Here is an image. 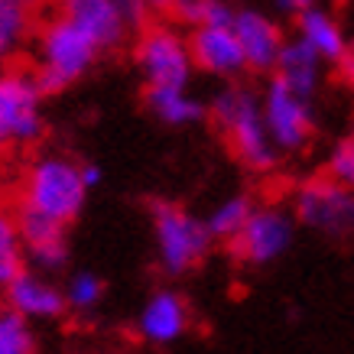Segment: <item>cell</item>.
Segmentation results:
<instances>
[{
	"label": "cell",
	"mask_w": 354,
	"mask_h": 354,
	"mask_svg": "<svg viewBox=\"0 0 354 354\" xmlns=\"http://www.w3.org/2000/svg\"><path fill=\"white\" fill-rule=\"evenodd\" d=\"M325 172H328L332 179H338V183H344L348 189H354V137L342 140V143L328 153V166H325Z\"/></svg>",
	"instance_id": "24"
},
{
	"label": "cell",
	"mask_w": 354,
	"mask_h": 354,
	"mask_svg": "<svg viewBox=\"0 0 354 354\" xmlns=\"http://www.w3.org/2000/svg\"><path fill=\"white\" fill-rule=\"evenodd\" d=\"M97 49L85 32L78 30L68 17L49 20L39 32V65H36V85L46 95H59L68 85H75L82 75L91 72L97 62Z\"/></svg>",
	"instance_id": "3"
},
{
	"label": "cell",
	"mask_w": 354,
	"mask_h": 354,
	"mask_svg": "<svg viewBox=\"0 0 354 354\" xmlns=\"http://www.w3.org/2000/svg\"><path fill=\"white\" fill-rule=\"evenodd\" d=\"M335 65H342V75L348 78V82H351L354 85V49H348V53L342 55V59H338V62Z\"/></svg>",
	"instance_id": "30"
},
{
	"label": "cell",
	"mask_w": 354,
	"mask_h": 354,
	"mask_svg": "<svg viewBox=\"0 0 354 354\" xmlns=\"http://www.w3.org/2000/svg\"><path fill=\"white\" fill-rule=\"evenodd\" d=\"M26 263V250H23L20 231L7 212H0V290L10 283Z\"/></svg>",
	"instance_id": "22"
},
{
	"label": "cell",
	"mask_w": 354,
	"mask_h": 354,
	"mask_svg": "<svg viewBox=\"0 0 354 354\" xmlns=\"http://www.w3.org/2000/svg\"><path fill=\"white\" fill-rule=\"evenodd\" d=\"M273 72H277L292 91L312 97L315 91H319V82H322V55L315 53L302 36H296V39H283Z\"/></svg>",
	"instance_id": "16"
},
{
	"label": "cell",
	"mask_w": 354,
	"mask_h": 354,
	"mask_svg": "<svg viewBox=\"0 0 354 354\" xmlns=\"http://www.w3.org/2000/svg\"><path fill=\"white\" fill-rule=\"evenodd\" d=\"M189 325H192V309L183 292L176 290H156L137 315V335L156 348L176 344L189 332Z\"/></svg>",
	"instance_id": "11"
},
{
	"label": "cell",
	"mask_w": 354,
	"mask_h": 354,
	"mask_svg": "<svg viewBox=\"0 0 354 354\" xmlns=\"http://www.w3.org/2000/svg\"><path fill=\"white\" fill-rule=\"evenodd\" d=\"M65 302L68 309L75 312H91L97 302L104 299V279L91 273V270H82V273H72L68 283H65Z\"/></svg>",
	"instance_id": "23"
},
{
	"label": "cell",
	"mask_w": 354,
	"mask_h": 354,
	"mask_svg": "<svg viewBox=\"0 0 354 354\" xmlns=\"http://www.w3.org/2000/svg\"><path fill=\"white\" fill-rule=\"evenodd\" d=\"M46 133L43 91L32 72L13 68L0 75V153L32 147Z\"/></svg>",
	"instance_id": "5"
},
{
	"label": "cell",
	"mask_w": 354,
	"mask_h": 354,
	"mask_svg": "<svg viewBox=\"0 0 354 354\" xmlns=\"http://www.w3.org/2000/svg\"><path fill=\"white\" fill-rule=\"evenodd\" d=\"M234 7L227 3V0H205L202 7V23L205 26H231L234 23ZM198 23V26H202Z\"/></svg>",
	"instance_id": "25"
},
{
	"label": "cell",
	"mask_w": 354,
	"mask_h": 354,
	"mask_svg": "<svg viewBox=\"0 0 354 354\" xmlns=\"http://www.w3.org/2000/svg\"><path fill=\"white\" fill-rule=\"evenodd\" d=\"M143 7H147V13H169L172 0H143Z\"/></svg>",
	"instance_id": "31"
},
{
	"label": "cell",
	"mask_w": 354,
	"mask_h": 354,
	"mask_svg": "<svg viewBox=\"0 0 354 354\" xmlns=\"http://www.w3.org/2000/svg\"><path fill=\"white\" fill-rule=\"evenodd\" d=\"M133 62L147 85L185 88L195 72L189 39L172 26H143L137 46H133Z\"/></svg>",
	"instance_id": "7"
},
{
	"label": "cell",
	"mask_w": 354,
	"mask_h": 354,
	"mask_svg": "<svg viewBox=\"0 0 354 354\" xmlns=\"http://www.w3.org/2000/svg\"><path fill=\"white\" fill-rule=\"evenodd\" d=\"M202 7H205V0H172L169 13L179 23H185V26H198L202 23Z\"/></svg>",
	"instance_id": "26"
},
{
	"label": "cell",
	"mask_w": 354,
	"mask_h": 354,
	"mask_svg": "<svg viewBox=\"0 0 354 354\" xmlns=\"http://www.w3.org/2000/svg\"><path fill=\"white\" fill-rule=\"evenodd\" d=\"M32 32L30 0H0V62L20 53Z\"/></svg>",
	"instance_id": "19"
},
{
	"label": "cell",
	"mask_w": 354,
	"mask_h": 354,
	"mask_svg": "<svg viewBox=\"0 0 354 354\" xmlns=\"http://www.w3.org/2000/svg\"><path fill=\"white\" fill-rule=\"evenodd\" d=\"M62 7H65V17L75 23L101 53L124 46L130 23L120 13L118 0H62Z\"/></svg>",
	"instance_id": "13"
},
{
	"label": "cell",
	"mask_w": 354,
	"mask_h": 354,
	"mask_svg": "<svg viewBox=\"0 0 354 354\" xmlns=\"http://www.w3.org/2000/svg\"><path fill=\"white\" fill-rule=\"evenodd\" d=\"M292 218L328 237L354 234V189L325 176H312L292 195Z\"/></svg>",
	"instance_id": "6"
},
{
	"label": "cell",
	"mask_w": 354,
	"mask_h": 354,
	"mask_svg": "<svg viewBox=\"0 0 354 354\" xmlns=\"http://www.w3.org/2000/svg\"><path fill=\"white\" fill-rule=\"evenodd\" d=\"M101 179H104L101 166H95V162H82V183H85L88 192H91V189H97V185H101Z\"/></svg>",
	"instance_id": "28"
},
{
	"label": "cell",
	"mask_w": 354,
	"mask_h": 354,
	"mask_svg": "<svg viewBox=\"0 0 354 354\" xmlns=\"http://www.w3.org/2000/svg\"><path fill=\"white\" fill-rule=\"evenodd\" d=\"M312 97L292 91L279 75L270 78L267 91L260 97V108H263V120L273 143L279 153H296L302 150L312 137Z\"/></svg>",
	"instance_id": "9"
},
{
	"label": "cell",
	"mask_w": 354,
	"mask_h": 354,
	"mask_svg": "<svg viewBox=\"0 0 354 354\" xmlns=\"http://www.w3.org/2000/svg\"><path fill=\"white\" fill-rule=\"evenodd\" d=\"M292 244V215L279 205L250 208L244 227L231 237V250L237 260L250 267H267L277 257H283Z\"/></svg>",
	"instance_id": "8"
},
{
	"label": "cell",
	"mask_w": 354,
	"mask_h": 354,
	"mask_svg": "<svg viewBox=\"0 0 354 354\" xmlns=\"http://www.w3.org/2000/svg\"><path fill=\"white\" fill-rule=\"evenodd\" d=\"M231 30H234L237 43H241L247 68L250 72H273L279 46H283V30L277 23L260 10H237Z\"/></svg>",
	"instance_id": "15"
},
{
	"label": "cell",
	"mask_w": 354,
	"mask_h": 354,
	"mask_svg": "<svg viewBox=\"0 0 354 354\" xmlns=\"http://www.w3.org/2000/svg\"><path fill=\"white\" fill-rule=\"evenodd\" d=\"M189 53H192L195 68L218 78H237L247 72L244 53L231 26H192L189 36Z\"/></svg>",
	"instance_id": "12"
},
{
	"label": "cell",
	"mask_w": 354,
	"mask_h": 354,
	"mask_svg": "<svg viewBox=\"0 0 354 354\" xmlns=\"http://www.w3.org/2000/svg\"><path fill=\"white\" fill-rule=\"evenodd\" d=\"M13 221H17V231H20L23 250L36 270H46V273H55V270H65L68 263V244H65V225L55 221V218L36 212L30 205H17L13 212Z\"/></svg>",
	"instance_id": "10"
},
{
	"label": "cell",
	"mask_w": 354,
	"mask_h": 354,
	"mask_svg": "<svg viewBox=\"0 0 354 354\" xmlns=\"http://www.w3.org/2000/svg\"><path fill=\"white\" fill-rule=\"evenodd\" d=\"M250 208H254V202H250L247 195L225 198L218 208H212V215L205 218V227H208L212 241H231V237L244 227L247 215H250Z\"/></svg>",
	"instance_id": "20"
},
{
	"label": "cell",
	"mask_w": 354,
	"mask_h": 354,
	"mask_svg": "<svg viewBox=\"0 0 354 354\" xmlns=\"http://www.w3.org/2000/svg\"><path fill=\"white\" fill-rule=\"evenodd\" d=\"M0 212H3V205H0Z\"/></svg>",
	"instance_id": "32"
},
{
	"label": "cell",
	"mask_w": 354,
	"mask_h": 354,
	"mask_svg": "<svg viewBox=\"0 0 354 354\" xmlns=\"http://www.w3.org/2000/svg\"><path fill=\"white\" fill-rule=\"evenodd\" d=\"M296 32L322 55V62H338L348 53V39H344L342 23L335 20L332 10H325L319 3H312L309 10H302L296 17Z\"/></svg>",
	"instance_id": "17"
},
{
	"label": "cell",
	"mask_w": 354,
	"mask_h": 354,
	"mask_svg": "<svg viewBox=\"0 0 354 354\" xmlns=\"http://www.w3.org/2000/svg\"><path fill=\"white\" fill-rule=\"evenodd\" d=\"M85 195L88 189L82 183V166L62 153H43L23 172L20 202L62 221L65 227L82 215Z\"/></svg>",
	"instance_id": "2"
},
{
	"label": "cell",
	"mask_w": 354,
	"mask_h": 354,
	"mask_svg": "<svg viewBox=\"0 0 354 354\" xmlns=\"http://www.w3.org/2000/svg\"><path fill=\"white\" fill-rule=\"evenodd\" d=\"M118 7H120V13L127 17V23H130V30L137 26V30H143L147 26V7H143V0H118Z\"/></svg>",
	"instance_id": "27"
},
{
	"label": "cell",
	"mask_w": 354,
	"mask_h": 354,
	"mask_svg": "<svg viewBox=\"0 0 354 354\" xmlns=\"http://www.w3.org/2000/svg\"><path fill=\"white\" fill-rule=\"evenodd\" d=\"M36 351V335L30 328V319L17 309L3 306L0 309V354H32Z\"/></svg>",
	"instance_id": "21"
},
{
	"label": "cell",
	"mask_w": 354,
	"mask_h": 354,
	"mask_svg": "<svg viewBox=\"0 0 354 354\" xmlns=\"http://www.w3.org/2000/svg\"><path fill=\"white\" fill-rule=\"evenodd\" d=\"M312 3H315V0H277V7L283 13H290V17H299L302 10H309Z\"/></svg>",
	"instance_id": "29"
},
{
	"label": "cell",
	"mask_w": 354,
	"mask_h": 354,
	"mask_svg": "<svg viewBox=\"0 0 354 354\" xmlns=\"http://www.w3.org/2000/svg\"><path fill=\"white\" fill-rule=\"evenodd\" d=\"M30 3H32V0H30Z\"/></svg>",
	"instance_id": "33"
},
{
	"label": "cell",
	"mask_w": 354,
	"mask_h": 354,
	"mask_svg": "<svg viewBox=\"0 0 354 354\" xmlns=\"http://www.w3.org/2000/svg\"><path fill=\"white\" fill-rule=\"evenodd\" d=\"M3 292H7V306L17 309L20 315H26L30 322H55L68 312L65 292L46 277L32 273V270H20L3 286Z\"/></svg>",
	"instance_id": "14"
},
{
	"label": "cell",
	"mask_w": 354,
	"mask_h": 354,
	"mask_svg": "<svg viewBox=\"0 0 354 354\" xmlns=\"http://www.w3.org/2000/svg\"><path fill=\"white\" fill-rule=\"evenodd\" d=\"M143 101H147L153 118L169 124V127H189V124H198L202 118H208V108L202 101L176 85H147Z\"/></svg>",
	"instance_id": "18"
},
{
	"label": "cell",
	"mask_w": 354,
	"mask_h": 354,
	"mask_svg": "<svg viewBox=\"0 0 354 354\" xmlns=\"http://www.w3.org/2000/svg\"><path fill=\"white\" fill-rule=\"evenodd\" d=\"M208 114L218 124V130L225 133L231 153L250 172H267L277 166L279 150H277V143H273V137H270L260 97L254 91H247L241 85L225 88V91L215 95Z\"/></svg>",
	"instance_id": "1"
},
{
	"label": "cell",
	"mask_w": 354,
	"mask_h": 354,
	"mask_svg": "<svg viewBox=\"0 0 354 354\" xmlns=\"http://www.w3.org/2000/svg\"><path fill=\"white\" fill-rule=\"evenodd\" d=\"M153 218V237H156V260H160L162 273L169 277H183L195 270L208 257L212 250V234L205 227L202 218L185 212L176 202H150Z\"/></svg>",
	"instance_id": "4"
}]
</instances>
